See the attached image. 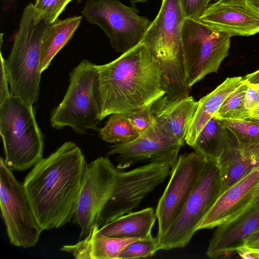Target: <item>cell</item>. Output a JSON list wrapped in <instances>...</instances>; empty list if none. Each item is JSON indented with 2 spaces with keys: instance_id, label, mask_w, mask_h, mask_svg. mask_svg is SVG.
<instances>
[{
  "instance_id": "obj_1",
  "label": "cell",
  "mask_w": 259,
  "mask_h": 259,
  "mask_svg": "<svg viewBox=\"0 0 259 259\" xmlns=\"http://www.w3.org/2000/svg\"><path fill=\"white\" fill-rule=\"evenodd\" d=\"M86 164L80 148L66 142L25 177L23 184L43 231L60 228L73 219Z\"/></svg>"
},
{
  "instance_id": "obj_2",
  "label": "cell",
  "mask_w": 259,
  "mask_h": 259,
  "mask_svg": "<svg viewBox=\"0 0 259 259\" xmlns=\"http://www.w3.org/2000/svg\"><path fill=\"white\" fill-rule=\"evenodd\" d=\"M98 68L101 120L150 105L166 94L161 65L142 42Z\"/></svg>"
},
{
  "instance_id": "obj_3",
  "label": "cell",
  "mask_w": 259,
  "mask_h": 259,
  "mask_svg": "<svg viewBox=\"0 0 259 259\" xmlns=\"http://www.w3.org/2000/svg\"><path fill=\"white\" fill-rule=\"evenodd\" d=\"M186 18L182 0H162L159 12L141 42L160 63L166 94L189 95L185 83L182 43Z\"/></svg>"
},
{
  "instance_id": "obj_4",
  "label": "cell",
  "mask_w": 259,
  "mask_h": 259,
  "mask_svg": "<svg viewBox=\"0 0 259 259\" xmlns=\"http://www.w3.org/2000/svg\"><path fill=\"white\" fill-rule=\"evenodd\" d=\"M46 26L44 21H36L34 4H28L6 61L11 94L31 105L37 102L39 94L40 46Z\"/></svg>"
},
{
  "instance_id": "obj_5",
  "label": "cell",
  "mask_w": 259,
  "mask_h": 259,
  "mask_svg": "<svg viewBox=\"0 0 259 259\" xmlns=\"http://www.w3.org/2000/svg\"><path fill=\"white\" fill-rule=\"evenodd\" d=\"M0 134L11 170L25 171L42 158L44 140L33 106L21 98L11 94L0 104Z\"/></svg>"
},
{
  "instance_id": "obj_6",
  "label": "cell",
  "mask_w": 259,
  "mask_h": 259,
  "mask_svg": "<svg viewBox=\"0 0 259 259\" xmlns=\"http://www.w3.org/2000/svg\"><path fill=\"white\" fill-rule=\"evenodd\" d=\"M102 112L98 65L84 59L69 74V84L62 102L52 111V127L69 126L82 135L99 131Z\"/></svg>"
},
{
  "instance_id": "obj_7",
  "label": "cell",
  "mask_w": 259,
  "mask_h": 259,
  "mask_svg": "<svg viewBox=\"0 0 259 259\" xmlns=\"http://www.w3.org/2000/svg\"><path fill=\"white\" fill-rule=\"evenodd\" d=\"M231 36L212 30L199 20L186 18L182 30L185 80L189 88L211 73H217L228 56Z\"/></svg>"
},
{
  "instance_id": "obj_8",
  "label": "cell",
  "mask_w": 259,
  "mask_h": 259,
  "mask_svg": "<svg viewBox=\"0 0 259 259\" xmlns=\"http://www.w3.org/2000/svg\"><path fill=\"white\" fill-rule=\"evenodd\" d=\"M138 13L135 5L127 7L119 0H87L81 11L90 24L104 32L112 47L122 53L142 41L151 23Z\"/></svg>"
},
{
  "instance_id": "obj_9",
  "label": "cell",
  "mask_w": 259,
  "mask_h": 259,
  "mask_svg": "<svg viewBox=\"0 0 259 259\" xmlns=\"http://www.w3.org/2000/svg\"><path fill=\"white\" fill-rule=\"evenodd\" d=\"M220 185L218 164L208 161L180 214L166 231L157 237L159 249L170 250L188 245L219 196Z\"/></svg>"
},
{
  "instance_id": "obj_10",
  "label": "cell",
  "mask_w": 259,
  "mask_h": 259,
  "mask_svg": "<svg viewBox=\"0 0 259 259\" xmlns=\"http://www.w3.org/2000/svg\"><path fill=\"white\" fill-rule=\"evenodd\" d=\"M1 217L9 241L13 245L31 247L38 242L43 231L29 203L23 183H19L0 158Z\"/></svg>"
},
{
  "instance_id": "obj_11",
  "label": "cell",
  "mask_w": 259,
  "mask_h": 259,
  "mask_svg": "<svg viewBox=\"0 0 259 259\" xmlns=\"http://www.w3.org/2000/svg\"><path fill=\"white\" fill-rule=\"evenodd\" d=\"M119 169L108 156L98 157L86 164L76 202L73 223L86 237L95 225L98 216L108 198Z\"/></svg>"
},
{
  "instance_id": "obj_12",
  "label": "cell",
  "mask_w": 259,
  "mask_h": 259,
  "mask_svg": "<svg viewBox=\"0 0 259 259\" xmlns=\"http://www.w3.org/2000/svg\"><path fill=\"white\" fill-rule=\"evenodd\" d=\"M207 162L195 152L178 157L155 210L158 224L157 237L164 234L178 217Z\"/></svg>"
},
{
  "instance_id": "obj_13",
  "label": "cell",
  "mask_w": 259,
  "mask_h": 259,
  "mask_svg": "<svg viewBox=\"0 0 259 259\" xmlns=\"http://www.w3.org/2000/svg\"><path fill=\"white\" fill-rule=\"evenodd\" d=\"M184 144L154 119L151 126L136 139L110 147L107 156H116V167L122 169L138 162H164L172 168Z\"/></svg>"
},
{
  "instance_id": "obj_14",
  "label": "cell",
  "mask_w": 259,
  "mask_h": 259,
  "mask_svg": "<svg viewBox=\"0 0 259 259\" xmlns=\"http://www.w3.org/2000/svg\"><path fill=\"white\" fill-rule=\"evenodd\" d=\"M199 20L231 37L259 33V7L249 0H218L209 4Z\"/></svg>"
},
{
  "instance_id": "obj_15",
  "label": "cell",
  "mask_w": 259,
  "mask_h": 259,
  "mask_svg": "<svg viewBox=\"0 0 259 259\" xmlns=\"http://www.w3.org/2000/svg\"><path fill=\"white\" fill-rule=\"evenodd\" d=\"M259 202V167L221 194L198 230L213 229L237 217Z\"/></svg>"
},
{
  "instance_id": "obj_16",
  "label": "cell",
  "mask_w": 259,
  "mask_h": 259,
  "mask_svg": "<svg viewBox=\"0 0 259 259\" xmlns=\"http://www.w3.org/2000/svg\"><path fill=\"white\" fill-rule=\"evenodd\" d=\"M258 230L259 202L217 227L209 241L206 255L213 259L230 256L243 246L248 237Z\"/></svg>"
},
{
  "instance_id": "obj_17",
  "label": "cell",
  "mask_w": 259,
  "mask_h": 259,
  "mask_svg": "<svg viewBox=\"0 0 259 259\" xmlns=\"http://www.w3.org/2000/svg\"><path fill=\"white\" fill-rule=\"evenodd\" d=\"M198 101L189 95L165 94L151 104L154 119L183 144Z\"/></svg>"
},
{
  "instance_id": "obj_18",
  "label": "cell",
  "mask_w": 259,
  "mask_h": 259,
  "mask_svg": "<svg viewBox=\"0 0 259 259\" xmlns=\"http://www.w3.org/2000/svg\"><path fill=\"white\" fill-rule=\"evenodd\" d=\"M218 164L220 173V195L259 167V139L249 142H239L230 134L229 142Z\"/></svg>"
},
{
  "instance_id": "obj_19",
  "label": "cell",
  "mask_w": 259,
  "mask_h": 259,
  "mask_svg": "<svg viewBox=\"0 0 259 259\" xmlns=\"http://www.w3.org/2000/svg\"><path fill=\"white\" fill-rule=\"evenodd\" d=\"M140 239L110 237L102 234L94 225L89 234L73 244L62 246L60 250L76 259H118L121 251L129 244Z\"/></svg>"
},
{
  "instance_id": "obj_20",
  "label": "cell",
  "mask_w": 259,
  "mask_h": 259,
  "mask_svg": "<svg viewBox=\"0 0 259 259\" xmlns=\"http://www.w3.org/2000/svg\"><path fill=\"white\" fill-rule=\"evenodd\" d=\"M243 82L241 76L227 78L214 90L201 98L189 127L186 143L192 147L198 135L218 113L226 99Z\"/></svg>"
},
{
  "instance_id": "obj_21",
  "label": "cell",
  "mask_w": 259,
  "mask_h": 259,
  "mask_svg": "<svg viewBox=\"0 0 259 259\" xmlns=\"http://www.w3.org/2000/svg\"><path fill=\"white\" fill-rule=\"evenodd\" d=\"M154 209L148 207L130 212L99 228L103 235L138 239L152 237L151 231L156 220Z\"/></svg>"
},
{
  "instance_id": "obj_22",
  "label": "cell",
  "mask_w": 259,
  "mask_h": 259,
  "mask_svg": "<svg viewBox=\"0 0 259 259\" xmlns=\"http://www.w3.org/2000/svg\"><path fill=\"white\" fill-rule=\"evenodd\" d=\"M82 16H75L57 20L46 26L40 46V66L41 72L50 65L56 55L70 40L78 27Z\"/></svg>"
},
{
  "instance_id": "obj_23",
  "label": "cell",
  "mask_w": 259,
  "mask_h": 259,
  "mask_svg": "<svg viewBox=\"0 0 259 259\" xmlns=\"http://www.w3.org/2000/svg\"><path fill=\"white\" fill-rule=\"evenodd\" d=\"M230 139L228 130L219 119L213 117L202 128L191 147L207 161L218 163Z\"/></svg>"
},
{
  "instance_id": "obj_24",
  "label": "cell",
  "mask_w": 259,
  "mask_h": 259,
  "mask_svg": "<svg viewBox=\"0 0 259 259\" xmlns=\"http://www.w3.org/2000/svg\"><path fill=\"white\" fill-rule=\"evenodd\" d=\"M101 138L111 143H127L132 141L140 134L133 126L125 113L110 115L104 126L99 130Z\"/></svg>"
},
{
  "instance_id": "obj_25",
  "label": "cell",
  "mask_w": 259,
  "mask_h": 259,
  "mask_svg": "<svg viewBox=\"0 0 259 259\" xmlns=\"http://www.w3.org/2000/svg\"><path fill=\"white\" fill-rule=\"evenodd\" d=\"M248 83H242L225 101L214 117L220 119L244 120L250 118L245 106V96Z\"/></svg>"
},
{
  "instance_id": "obj_26",
  "label": "cell",
  "mask_w": 259,
  "mask_h": 259,
  "mask_svg": "<svg viewBox=\"0 0 259 259\" xmlns=\"http://www.w3.org/2000/svg\"><path fill=\"white\" fill-rule=\"evenodd\" d=\"M220 120L237 141L249 142L259 139V120L251 118L238 120Z\"/></svg>"
},
{
  "instance_id": "obj_27",
  "label": "cell",
  "mask_w": 259,
  "mask_h": 259,
  "mask_svg": "<svg viewBox=\"0 0 259 259\" xmlns=\"http://www.w3.org/2000/svg\"><path fill=\"white\" fill-rule=\"evenodd\" d=\"M72 0H39L34 4L37 22L44 21L47 25L58 20L66 6Z\"/></svg>"
},
{
  "instance_id": "obj_28",
  "label": "cell",
  "mask_w": 259,
  "mask_h": 259,
  "mask_svg": "<svg viewBox=\"0 0 259 259\" xmlns=\"http://www.w3.org/2000/svg\"><path fill=\"white\" fill-rule=\"evenodd\" d=\"M158 250L157 237L140 239L127 245L120 253L118 259L149 257Z\"/></svg>"
},
{
  "instance_id": "obj_29",
  "label": "cell",
  "mask_w": 259,
  "mask_h": 259,
  "mask_svg": "<svg viewBox=\"0 0 259 259\" xmlns=\"http://www.w3.org/2000/svg\"><path fill=\"white\" fill-rule=\"evenodd\" d=\"M125 113L133 126L140 134L146 131L154 120L151 104Z\"/></svg>"
},
{
  "instance_id": "obj_30",
  "label": "cell",
  "mask_w": 259,
  "mask_h": 259,
  "mask_svg": "<svg viewBox=\"0 0 259 259\" xmlns=\"http://www.w3.org/2000/svg\"><path fill=\"white\" fill-rule=\"evenodd\" d=\"M148 0H130L133 5L137 3H145ZM214 0H182L184 11L187 18L199 20L204 10Z\"/></svg>"
},
{
  "instance_id": "obj_31",
  "label": "cell",
  "mask_w": 259,
  "mask_h": 259,
  "mask_svg": "<svg viewBox=\"0 0 259 259\" xmlns=\"http://www.w3.org/2000/svg\"><path fill=\"white\" fill-rule=\"evenodd\" d=\"M245 106L250 118L259 120V87L248 83L245 96Z\"/></svg>"
},
{
  "instance_id": "obj_32",
  "label": "cell",
  "mask_w": 259,
  "mask_h": 259,
  "mask_svg": "<svg viewBox=\"0 0 259 259\" xmlns=\"http://www.w3.org/2000/svg\"><path fill=\"white\" fill-rule=\"evenodd\" d=\"M8 84L9 83L6 69V61L1 53L0 104L11 95Z\"/></svg>"
},
{
  "instance_id": "obj_33",
  "label": "cell",
  "mask_w": 259,
  "mask_h": 259,
  "mask_svg": "<svg viewBox=\"0 0 259 259\" xmlns=\"http://www.w3.org/2000/svg\"><path fill=\"white\" fill-rule=\"evenodd\" d=\"M242 247L252 251H259V230L248 237Z\"/></svg>"
},
{
  "instance_id": "obj_34",
  "label": "cell",
  "mask_w": 259,
  "mask_h": 259,
  "mask_svg": "<svg viewBox=\"0 0 259 259\" xmlns=\"http://www.w3.org/2000/svg\"><path fill=\"white\" fill-rule=\"evenodd\" d=\"M236 252L241 257L243 258L259 259L258 252L248 249L243 247L238 248Z\"/></svg>"
},
{
  "instance_id": "obj_35",
  "label": "cell",
  "mask_w": 259,
  "mask_h": 259,
  "mask_svg": "<svg viewBox=\"0 0 259 259\" xmlns=\"http://www.w3.org/2000/svg\"><path fill=\"white\" fill-rule=\"evenodd\" d=\"M243 78L248 83L259 86V70L246 75Z\"/></svg>"
},
{
  "instance_id": "obj_36",
  "label": "cell",
  "mask_w": 259,
  "mask_h": 259,
  "mask_svg": "<svg viewBox=\"0 0 259 259\" xmlns=\"http://www.w3.org/2000/svg\"><path fill=\"white\" fill-rule=\"evenodd\" d=\"M252 3H253L255 5L259 7V0H249Z\"/></svg>"
},
{
  "instance_id": "obj_37",
  "label": "cell",
  "mask_w": 259,
  "mask_h": 259,
  "mask_svg": "<svg viewBox=\"0 0 259 259\" xmlns=\"http://www.w3.org/2000/svg\"><path fill=\"white\" fill-rule=\"evenodd\" d=\"M82 1V0H77V1L78 2H81V1Z\"/></svg>"
},
{
  "instance_id": "obj_38",
  "label": "cell",
  "mask_w": 259,
  "mask_h": 259,
  "mask_svg": "<svg viewBox=\"0 0 259 259\" xmlns=\"http://www.w3.org/2000/svg\"><path fill=\"white\" fill-rule=\"evenodd\" d=\"M39 0H35V2H37L38 1H39Z\"/></svg>"
},
{
  "instance_id": "obj_39",
  "label": "cell",
  "mask_w": 259,
  "mask_h": 259,
  "mask_svg": "<svg viewBox=\"0 0 259 259\" xmlns=\"http://www.w3.org/2000/svg\"><path fill=\"white\" fill-rule=\"evenodd\" d=\"M255 252H259V251H255Z\"/></svg>"
},
{
  "instance_id": "obj_40",
  "label": "cell",
  "mask_w": 259,
  "mask_h": 259,
  "mask_svg": "<svg viewBox=\"0 0 259 259\" xmlns=\"http://www.w3.org/2000/svg\"><path fill=\"white\" fill-rule=\"evenodd\" d=\"M259 87V86H258Z\"/></svg>"
}]
</instances>
